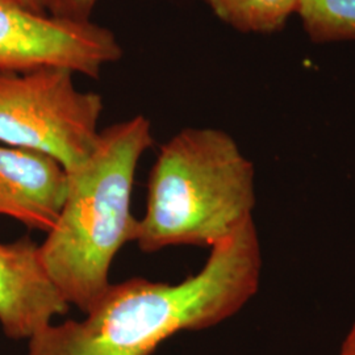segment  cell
I'll return each instance as SVG.
<instances>
[{"mask_svg":"<svg viewBox=\"0 0 355 355\" xmlns=\"http://www.w3.org/2000/svg\"><path fill=\"white\" fill-rule=\"evenodd\" d=\"M261 243L253 218L211 248L203 268L170 284L142 278L111 284L80 321L38 331L26 355H152L183 330L215 327L258 291Z\"/></svg>","mask_w":355,"mask_h":355,"instance_id":"cell-1","label":"cell"},{"mask_svg":"<svg viewBox=\"0 0 355 355\" xmlns=\"http://www.w3.org/2000/svg\"><path fill=\"white\" fill-rule=\"evenodd\" d=\"M153 144L150 121L135 116L101 130L89 158L67 173L64 204L40 257L64 302L85 315L111 287L114 257L136 240L135 175Z\"/></svg>","mask_w":355,"mask_h":355,"instance_id":"cell-2","label":"cell"},{"mask_svg":"<svg viewBox=\"0 0 355 355\" xmlns=\"http://www.w3.org/2000/svg\"><path fill=\"white\" fill-rule=\"evenodd\" d=\"M254 166L227 132L186 128L161 146L137 221L141 252L212 248L253 218Z\"/></svg>","mask_w":355,"mask_h":355,"instance_id":"cell-3","label":"cell"},{"mask_svg":"<svg viewBox=\"0 0 355 355\" xmlns=\"http://www.w3.org/2000/svg\"><path fill=\"white\" fill-rule=\"evenodd\" d=\"M58 66L0 70V142L44 153L66 173L82 165L101 130L102 95L79 91Z\"/></svg>","mask_w":355,"mask_h":355,"instance_id":"cell-4","label":"cell"},{"mask_svg":"<svg viewBox=\"0 0 355 355\" xmlns=\"http://www.w3.org/2000/svg\"><path fill=\"white\" fill-rule=\"evenodd\" d=\"M123 55L112 31L92 21L74 23L0 0V70L64 67L98 78Z\"/></svg>","mask_w":355,"mask_h":355,"instance_id":"cell-5","label":"cell"},{"mask_svg":"<svg viewBox=\"0 0 355 355\" xmlns=\"http://www.w3.org/2000/svg\"><path fill=\"white\" fill-rule=\"evenodd\" d=\"M70 309L53 284L29 237L0 242V327L15 341H29Z\"/></svg>","mask_w":355,"mask_h":355,"instance_id":"cell-6","label":"cell"},{"mask_svg":"<svg viewBox=\"0 0 355 355\" xmlns=\"http://www.w3.org/2000/svg\"><path fill=\"white\" fill-rule=\"evenodd\" d=\"M66 189L67 173L49 155L0 146V215L48 233L60 215Z\"/></svg>","mask_w":355,"mask_h":355,"instance_id":"cell-7","label":"cell"},{"mask_svg":"<svg viewBox=\"0 0 355 355\" xmlns=\"http://www.w3.org/2000/svg\"><path fill=\"white\" fill-rule=\"evenodd\" d=\"M218 19L241 32L270 33L286 24L300 0H205Z\"/></svg>","mask_w":355,"mask_h":355,"instance_id":"cell-8","label":"cell"},{"mask_svg":"<svg viewBox=\"0 0 355 355\" xmlns=\"http://www.w3.org/2000/svg\"><path fill=\"white\" fill-rule=\"evenodd\" d=\"M297 12L313 41L355 38V0H300Z\"/></svg>","mask_w":355,"mask_h":355,"instance_id":"cell-9","label":"cell"},{"mask_svg":"<svg viewBox=\"0 0 355 355\" xmlns=\"http://www.w3.org/2000/svg\"><path fill=\"white\" fill-rule=\"evenodd\" d=\"M96 3L98 0H44L48 15L74 23L91 21Z\"/></svg>","mask_w":355,"mask_h":355,"instance_id":"cell-10","label":"cell"},{"mask_svg":"<svg viewBox=\"0 0 355 355\" xmlns=\"http://www.w3.org/2000/svg\"><path fill=\"white\" fill-rule=\"evenodd\" d=\"M341 355H355V325L343 343Z\"/></svg>","mask_w":355,"mask_h":355,"instance_id":"cell-11","label":"cell"},{"mask_svg":"<svg viewBox=\"0 0 355 355\" xmlns=\"http://www.w3.org/2000/svg\"><path fill=\"white\" fill-rule=\"evenodd\" d=\"M20 4H23L28 10L38 13H46L44 0H17Z\"/></svg>","mask_w":355,"mask_h":355,"instance_id":"cell-12","label":"cell"}]
</instances>
